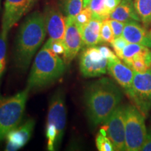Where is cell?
I'll return each mask as SVG.
<instances>
[{
  "mask_svg": "<svg viewBox=\"0 0 151 151\" xmlns=\"http://www.w3.org/2000/svg\"><path fill=\"white\" fill-rule=\"evenodd\" d=\"M122 97L120 90L108 78L94 81L87 87L84 100L92 125L104 123L120 104Z\"/></svg>",
  "mask_w": 151,
  "mask_h": 151,
  "instance_id": "cell-1",
  "label": "cell"
},
{
  "mask_svg": "<svg viewBox=\"0 0 151 151\" xmlns=\"http://www.w3.org/2000/svg\"><path fill=\"white\" fill-rule=\"evenodd\" d=\"M47 32L44 14L36 11L22 22L17 35L14 61L20 70H27Z\"/></svg>",
  "mask_w": 151,
  "mask_h": 151,
  "instance_id": "cell-2",
  "label": "cell"
},
{
  "mask_svg": "<svg viewBox=\"0 0 151 151\" xmlns=\"http://www.w3.org/2000/svg\"><path fill=\"white\" fill-rule=\"evenodd\" d=\"M65 69V61L51 50L43 46L34 60L27 88L30 91L49 86L59 79Z\"/></svg>",
  "mask_w": 151,
  "mask_h": 151,
  "instance_id": "cell-3",
  "label": "cell"
},
{
  "mask_svg": "<svg viewBox=\"0 0 151 151\" xmlns=\"http://www.w3.org/2000/svg\"><path fill=\"white\" fill-rule=\"evenodd\" d=\"M29 92L26 88L10 97L0 96V143L22 121Z\"/></svg>",
  "mask_w": 151,
  "mask_h": 151,
  "instance_id": "cell-4",
  "label": "cell"
},
{
  "mask_svg": "<svg viewBox=\"0 0 151 151\" xmlns=\"http://www.w3.org/2000/svg\"><path fill=\"white\" fill-rule=\"evenodd\" d=\"M124 127H125V150H141L147 130L145 116L135 106H124Z\"/></svg>",
  "mask_w": 151,
  "mask_h": 151,
  "instance_id": "cell-5",
  "label": "cell"
},
{
  "mask_svg": "<svg viewBox=\"0 0 151 151\" xmlns=\"http://www.w3.org/2000/svg\"><path fill=\"white\" fill-rule=\"evenodd\" d=\"M127 94L143 116H148L151 109V68L144 73L134 71L132 88Z\"/></svg>",
  "mask_w": 151,
  "mask_h": 151,
  "instance_id": "cell-6",
  "label": "cell"
},
{
  "mask_svg": "<svg viewBox=\"0 0 151 151\" xmlns=\"http://www.w3.org/2000/svg\"><path fill=\"white\" fill-rule=\"evenodd\" d=\"M104 123L100 132L110 139L115 150H125L124 106L119 105Z\"/></svg>",
  "mask_w": 151,
  "mask_h": 151,
  "instance_id": "cell-7",
  "label": "cell"
},
{
  "mask_svg": "<svg viewBox=\"0 0 151 151\" xmlns=\"http://www.w3.org/2000/svg\"><path fill=\"white\" fill-rule=\"evenodd\" d=\"M67 122V110L65 104V95L63 90L55 92L49 102L46 126L54 127L58 132L56 146L58 148L63 138Z\"/></svg>",
  "mask_w": 151,
  "mask_h": 151,
  "instance_id": "cell-8",
  "label": "cell"
},
{
  "mask_svg": "<svg viewBox=\"0 0 151 151\" xmlns=\"http://www.w3.org/2000/svg\"><path fill=\"white\" fill-rule=\"evenodd\" d=\"M108 60L103 56L98 47L88 46L79 57V67L86 78L97 77L107 72Z\"/></svg>",
  "mask_w": 151,
  "mask_h": 151,
  "instance_id": "cell-9",
  "label": "cell"
},
{
  "mask_svg": "<svg viewBox=\"0 0 151 151\" xmlns=\"http://www.w3.org/2000/svg\"><path fill=\"white\" fill-rule=\"evenodd\" d=\"M36 0H5L1 21V34L7 35L14 25L31 10Z\"/></svg>",
  "mask_w": 151,
  "mask_h": 151,
  "instance_id": "cell-10",
  "label": "cell"
},
{
  "mask_svg": "<svg viewBox=\"0 0 151 151\" xmlns=\"http://www.w3.org/2000/svg\"><path fill=\"white\" fill-rule=\"evenodd\" d=\"M66 24L64 38L66 52L63 58L66 65H69L82 48L83 41L81 31L74 22V17H66Z\"/></svg>",
  "mask_w": 151,
  "mask_h": 151,
  "instance_id": "cell-11",
  "label": "cell"
},
{
  "mask_svg": "<svg viewBox=\"0 0 151 151\" xmlns=\"http://www.w3.org/2000/svg\"><path fill=\"white\" fill-rule=\"evenodd\" d=\"M47 32L50 39L64 41L66 27V17L55 6H46L44 12Z\"/></svg>",
  "mask_w": 151,
  "mask_h": 151,
  "instance_id": "cell-12",
  "label": "cell"
},
{
  "mask_svg": "<svg viewBox=\"0 0 151 151\" xmlns=\"http://www.w3.org/2000/svg\"><path fill=\"white\" fill-rule=\"evenodd\" d=\"M35 125V120L29 119L20 126L11 130L6 137V146L5 150L16 151L25 146L32 137Z\"/></svg>",
  "mask_w": 151,
  "mask_h": 151,
  "instance_id": "cell-13",
  "label": "cell"
},
{
  "mask_svg": "<svg viewBox=\"0 0 151 151\" xmlns=\"http://www.w3.org/2000/svg\"><path fill=\"white\" fill-rule=\"evenodd\" d=\"M107 71L126 93L132 88L134 71L125 63H122L119 58L108 60Z\"/></svg>",
  "mask_w": 151,
  "mask_h": 151,
  "instance_id": "cell-14",
  "label": "cell"
},
{
  "mask_svg": "<svg viewBox=\"0 0 151 151\" xmlns=\"http://www.w3.org/2000/svg\"><path fill=\"white\" fill-rule=\"evenodd\" d=\"M147 28L136 20L125 22L122 37L129 43H138L151 49V37Z\"/></svg>",
  "mask_w": 151,
  "mask_h": 151,
  "instance_id": "cell-15",
  "label": "cell"
},
{
  "mask_svg": "<svg viewBox=\"0 0 151 151\" xmlns=\"http://www.w3.org/2000/svg\"><path fill=\"white\" fill-rule=\"evenodd\" d=\"M109 19L127 22L131 20L141 21L136 11L133 0H121L116 9L111 13Z\"/></svg>",
  "mask_w": 151,
  "mask_h": 151,
  "instance_id": "cell-16",
  "label": "cell"
},
{
  "mask_svg": "<svg viewBox=\"0 0 151 151\" xmlns=\"http://www.w3.org/2000/svg\"><path fill=\"white\" fill-rule=\"evenodd\" d=\"M103 20L92 18L88 24L81 29L83 44L87 46H93L101 42V28Z\"/></svg>",
  "mask_w": 151,
  "mask_h": 151,
  "instance_id": "cell-17",
  "label": "cell"
},
{
  "mask_svg": "<svg viewBox=\"0 0 151 151\" xmlns=\"http://www.w3.org/2000/svg\"><path fill=\"white\" fill-rule=\"evenodd\" d=\"M132 70L138 73H144L151 68V50L148 47L126 62Z\"/></svg>",
  "mask_w": 151,
  "mask_h": 151,
  "instance_id": "cell-18",
  "label": "cell"
},
{
  "mask_svg": "<svg viewBox=\"0 0 151 151\" xmlns=\"http://www.w3.org/2000/svg\"><path fill=\"white\" fill-rule=\"evenodd\" d=\"M134 4L141 22L148 28L151 25V0H134Z\"/></svg>",
  "mask_w": 151,
  "mask_h": 151,
  "instance_id": "cell-19",
  "label": "cell"
},
{
  "mask_svg": "<svg viewBox=\"0 0 151 151\" xmlns=\"http://www.w3.org/2000/svg\"><path fill=\"white\" fill-rule=\"evenodd\" d=\"M58 5L65 17H75L83 9V0H59Z\"/></svg>",
  "mask_w": 151,
  "mask_h": 151,
  "instance_id": "cell-20",
  "label": "cell"
},
{
  "mask_svg": "<svg viewBox=\"0 0 151 151\" xmlns=\"http://www.w3.org/2000/svg\"><path fill=\"white\" fill-rule=\"evenodd\" d=\"M88 7L92 11V18L101 20L109 18L110 13L106 6L105 0H91Z\"/></svg>",
  "mask_w": 151,
  "mask_h": 151,
  "instance_id": "cell-21",
  "label": "cell"
},
{
  "mask_svg": "<svg viewBox=\"0 0 151 151\" xmlns=\"http://www.w3.org/2000/svg\"><path fill=\"white\" fill-rule=\"evenodd\" d=\"M146 47L147 46L138 44V43H129L122 50V60L124 63H126L137 54L142 52L146 48Z\"/></svg>",
  "mask_w": 151,
  "mask_h": 151,
  "instance_id": "cell-22",
  "label": "cell"
},
{
  "mask_svg": "<svg viewBox=\"0 0 151 151\" xmlns=\"http://www.w3.org/2000/svg\"><path fill=\"white\" fill-rule=\"evenodd\" d=\"M47 48L51 50L55 53L58 55H65L66 52L65 44L64 41L55 40L52 39H49L46 41V43L43 45Z\"/></svg>",
  "mask_w": 151,
  "mask_h": 151,
  "instance_id": "cell-23",
  "label": "cell"
},
{
  "mask_svg": "<svg viewBox=\"0 0 151 151\" xmlns=\"http://www.w3.org/2000/svg\"><path fill=\"white\" fill-rule=\"evenodd\" d=\"M100 35H101V42L111 43L113 39H115L109 19L103 20Z\"/></svg>",
  "mask_w": 151,
  "mask_h": 151,
  "instance_id": "cell-24",
  "label": "cell"
},
{
  "mask_svg": "<svg viewBox=\"0 0 151 151\" xmlns=\"http://www.w3.org/2000/svg\"><path fill=\"white\" fill-rule=\"evenodd\" d=\"M96 146L99 151H113L115 150L112 142L106 136L102 134L101 132L96 137Z\"/></svg>",
  "mask_w": 151,
  "mask_h": 151,
  "instance_id": "cell-25",
  "label": "cell"
},
{
  "mask_svg": "<svg viewBox=\"0 0 151 151\" xmlns=\"http://www.w3.org/2000/svg\"><path fill=\"white\" fill-rule=\"evenodd\" d=\"M91 19L92 11L88 7H87V8H84L77 16L74 17V22L80 30H81L86 24L90 22Z\"/></svg>",
  "mask_w": 151,
  "mask_h": 151,
  "instance_id": "cell-26",
  "label": "cell"
},
{
  "mask_svg": "<svg viewBox=\"0 0 151 151\" xmlns=\"http://www.w3.org/2000/svg\"><path fill=\"white\" fill-rule=\"evenodd\" d=\"M128 43H129V42L124 38L122 37V36L121 37L115 38L111 43L113 50H114L115 53L116 54V55L120 60H122V50H123L124 48L127 46Z\"/></svg>",
  "mask_w": 151,
  "mask_h": 151,
  "instance_id": "cell-27",
  "label": "cell"
},
{
  "mask_svg": "<svg viewBox=\"0 0 151 151\" xmlns=\"http://www.w3.org/2000/svg\"><path fill=\"white\" fill-rule=\"evenodd\" d=\"M109 22H110L111 27L112 28L113 35L114 38H117L119 37H121L123 32V29L125 22L118 21L116 20H113V19H109Z\"/></svg>",
  "mask_w": 151,
  "mask_h": 151,
  "instance_id": "cell-28",
  "label": "cell"
},
{
  "mask_svg": "<svg viewBox=\"0 0 151 151\" xmlns=\"http://www.w3.org/2000/svg\"><path fill=\"white\" fill-rule=\"evenodd\" d=\"M7 38L0 33V65L6 67V55Z\"/></svg>",
  "mask_w": 151,
  "mask_h": 151,
  "instance_id": "cell-29",
  "label": "cell"
},
{
  "mask_svg": "<svg viewBox=\"0 0 151 151\" xmlns=\"http://www.w3.org/2000/svg\"><path fill=\"white\" fill-rule=\"evenodd\" d=\"M98 48L99 49L100 52H101V54L103 55V56L106 58L107 60L116 59V58H118V57L116 55V54H115L108 46H101L98 47Z\"/></svg>",
  "mask_w": 151,
  "mask_h": 151,
  "instance_id": "cell-30",
  "label": "cell"
},
{
  "mask_svg": "<svg viewBox=\"0 0 151 151\" xmlns=\"http://www.w3.org/2000/svg\"><path fill=\"white\" fill-rule=\"evenodd\" d=\"M143 151H151V128L147 131V134L144 143H143L141 150Z\"/></svg>",
  "mask_w": 151,
  "mask_h": 151,
  "instance_id": "cell-31",
  "label": "cell"
},
{
  "mask_svg": "<svg viewBox=\"0 0 151 151\" xmlns=\"http://www.w3.org/2000/svg\"><path fill=\"white\" fill-rule=\"evenodd\" d=\"M121 0H105L106 6L108 9L110 15L120 3Z\"/></svg>",
  "mask_w": 151,
  "mask_h": 151,
  "instance_id": "cell-32",
  "label": "cell"
},
{
  "mask_svg": "<svg viewBox=\"0 0 151 151\" xmlns=\"http://www.w3.org/2000/svg\"><path fill=\"white\" fill-rule=\"evenodd\" d=\"M1 0H0V9H1Z\"/></svg>",
  "mask_w": 151,
  "mask_h": 151,
  "instance_id": "cell-33",
  "label": "cell"
},
{
  "mask_svg": "<svg viewBox=\"0 0 151 151\" xmlns=\"http://www.w3.org/2000/svg\"><path fill=\"white\" fill-rule=\"evenodd\" d=\"M149 32H150V37H151V29H150V31Z\"/></svg>",
  "mask_w": 151,
  "mask_h": 151,
  "instance_id": "cell-34",
  "label": "cell"
}]
</instances>
